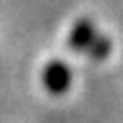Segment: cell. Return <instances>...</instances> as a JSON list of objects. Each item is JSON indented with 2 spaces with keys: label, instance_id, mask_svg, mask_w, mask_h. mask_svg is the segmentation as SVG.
<instances>
[{
  "label": "cell",
  "instance_id": "cell-1",
  "mask_svg": "<svg viewBox=\"0 0 123 123\" xmlns=\"http://www.w3.org/2000/svg\"><path fill=\"white\" fill-rule=\"evenodd\" d=\"M72 84V72L66 62L62 60H51L43 70V86L49 94H64Z\"/></svg>",
  "mask_w": 123,
  "mask_h": 123
},
{
  "label": "cell",
  "instance_id": "cell-2",
  "mask_svg": "<svg viewBox=\"0 0 123 123\" xmlns=\"http://www.w3.org/2000/svg\"><path fill=\"white\" fill-rule=\"evenodd\" d=\"M94 35H97V27H94L92 18L84 17L72 27L70 35H68V47L72 51H86V47L94 39Z\"/></svg>",
  "mask_w": 123,
  "mask_h": 123
},
{
  "label": "cell",
  "instance_id": "cell-3",
  "mask_svg": "<svg viewBox=\"0 0 123 123\" xmlns=\"http://www.w3.org/2000/svg\"><path fill=\"white\" fill-rule=\"evenodd\" d=\"M111 47H113V43H111V39L107 35H94V39L90 41V45L86 47V53L88 57H92L94 62H103L107 60V57L111 55Z\"/></svg>",
  "mask_w": 123,
  "mask_h": 123
}]
</instances>
